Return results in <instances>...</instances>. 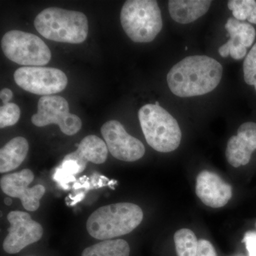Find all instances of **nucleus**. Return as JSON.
<instances>
[{
  "mask_svg": "<svg viewBox=\"0 0 256 256\" xmlns=\"http://www.w3.org/2000/svg\"><path fill=\"white\" fill-rule=\"evenodd\" d=\"M223 67L207 56H190L175 64L168 74L171 92L181 98L204 95L222 80Z\"/></svg>",
  "mask_w": 256,
  "mask_h": 256,
  "instance_id": "obj_1",
  "label": "nucleus"
},
{
  "mask_svg": "<svg viewBox=\"0 0 256 256\" xmlns=\"http://www.w3.org/2000/svg\"><path fill=\"white\" fill-rule=\"evenodd\" d=\"M143 220L142 208L132 203L112 204L96 210L88 218V234L98 240H111L134 230Z\"/></svg>",
  "mask_w": 256,
  "mask_h": 256,
  "instance_id": "obj_2",
  "label": "nucleus"
},
{
  "mask_svg": "<svg viewBox=\"0 0 256 256\" xmlns=\"http://www.w3.org/2000/svg\"><path fill=\"white\" fill-rule=\"evenodd\" d=\"M34 24L42 36L62 43H82L88 33V22L84 13L62 8L44 10Z\"/></svg>",
  "mask_w": 256,
  "mask_h": 256,
  "instance_id": "obj_3",
  "label": "nucleus"
},
{
  "mask_svg": "<svg viewBox=\"0 0 256 256\" xmlns=\"http://www.w3.org/2000/svg\"><path fill=\"white\" fill-rule=\"evenodd\" d=\"M140 124L146 142L154 150L170 152L181 143L182 132L178 121L156 104H146L138 112Z\"/></svg>",
  "mask_w": 256,
  "mask_h": 256,
  "instance_id": "obj_4",
  "label": "nucleus"
},
{
  "mask_svg": "<svg viewBox=\"0 0 256 256\" xmlns=\"http://www.w3.org/2000/svg\"><path fill=\"white\" fill-rule=\"evenodd\" d=\"M120 22L124 32L136 43L152 42L162 28L161 10L154 0H128L122 6Z\"/></svg>",
  "mask_w": 256,
  "mask_h": 256,
  "instance_id": "obj_5",
  "label": "nucleus"
},
{
  "mask_svg": "<svg viewBox=\"0 0 256 256\" xmlns=\"http://www.w3.org/2000/svg\"><path fill=\"white\" fill-rule=\"evenodd\" d=\"M1 46L10 60L26 66L46 65L52 58L50 48L44 42L28 32H6L2 38Z\"/></svg>",
  "mask_w": 256,
  "mask_h": 256,
  "instance_id": "obj_6",
  "label": "nucleus"
},
{
  "mask_svg": "<svg viewBox=\"0 0 256 256\" xmlns=\"http://www.w3.org/2000/svg\"><path fill=\"white\" fill-rule=\"evenodd\" d=\"M38 111L32 116V122L37 127L56 124L66 136H74L82 128L78 116L70 114L68 101L60 96H42L37 106Z\"/></svg>",
  "mask_w": 256,
  "mask_h": 256,
  "instance_id": "obj_7",
  "label": "nucleus"
},
{
  "mask_svg": "<svg viewBox=\"0 0 256 256\" xmlns=\"http://www.w3.org/2000/svg\"><path fill=\"white\" fill-rule=\"evenodd\" d=\"M14 82L23 90L42 96L62 92L68 78L60 69L42 66H23L14 74Z\"/></svg>",
  "mask_w": 256,
  "mask_h": 256,
  "instance_id": "obj_8",
  "label": "nucleus"
},
{
  "mask_svg": "<svg viewBox=\"0 0 256 256\" xmlns=\"http://www.w3.org/2000/svg\"><path fill=\"white\" fill-rule=\"evenodd\" d=\"M8 220L10 228L3 242V248L8 254H18L24 248L38 242L43 236L41 224L32 220L26 212L13 210L8 214Z\"/></svg>",
  "mask_w": 256,
  "mask_h": 256,
  "instance_id": "obj_9",
  "label": "nucleus"
},
{
  "mask_svg": "<svg viewBox=\"0 0 256 256\" xmlns=\"http://www.w3.org/2000/svg\"><path fill=\"white\" fill-rule=\"evenodd\" d=\"M101 134L108 151L116 159L124 162L137 161L146 153L143 143L128 134L119 121L114 120L102 124Z\"/></svg>",
  "mask_w": 256,
  "mask_h": 256,
  "instance_id": "obj_10",
  "label": "nucleus"
},
{
  "mask_svg": "<svg viewBox=\"0 0 256 256\" xmlns=\"http://www.w3.org/2000/svg\"><path fill=\"white\" fill-rule=\"evenodd\" d=\"M34 178V175L32 170L24 169L18 172L4 175L1 178L0 186L5 194L20 198L25 210L35 212L40 208V200L46 190L41 184L28 188Z\"/></svg>",
  "mask_w": 256,
  "mask_h": 256,
  "instance_id": "obj_11",
  "label": "nucleus"
},
{
  "mask_svg": "<svg viewBox=\"0 0 256 256\" xmlns=\"http://www.w3.org/2000/svg\"><path fill=\"white\" fill-rule=\"evenodd\" d=\"M197 196L206 206L220 208L230 201L232 188L213 172L204 170L198 174L196 181Z\"/></svg>",
  "mask_w": 256,
  "mask_h": 256,
  "instance_id": "obj_12",
  "label": "nucleus"
},
{
  "mask_svg": "<svg viewBox=\"0 0 256 256\" xmlns=\"http://www.w3.org/2000/svg\"><path fill=\"white\" fill-rule=\"evenodd\" d=\"M230 38L218 48V53L224 58L229 55L236 60H240L246 56L247 48L255 41V28L250 24L229 18L225 24Z\"/></svg>",
  "mask_w": 256,
  "mask_h": 256,
  "instance_id": "obj_13",
  "label": "nucleus"
},
{
  "mask_svg": "<svg viewBox=\"0 0 256 256\" xmlns=\"http://www.w3.org/2000/svg\"><path fill=\"white\" fill-rule=\"evenodd\" d=\"M256 150V124L244 122L239 127L236 136H232L227 143L226 156L229 164L234 168L250 162Z\"/></svg>",
  "mask_w": 256,
  "mask_h": 256,
  "instance_id": "obj_14",
  "label": "nucleus"
},
{
  "mask_svg": "<svg viewBox=\"0 0 256 256\" xmlns=\"http://www.w3.org/2000/svg\"><path fill=\"white\" fill-rule=\"evenodd\" d=\"M107 144L98 136L90 134L82 140L78 149L67 154L64 161H74L78 166V173L85 170L88 162L102 164L108 158Z\"/></svg>",
  "mask_w": 256,
  "mask_h": 256,
  "instance_id": "obj_15",
  "label": "nucleus"
},
{
  "mask_svg": "<svg viewBox=\"0 0 256 256\" xmlns=\"http://www.w3.org/2000/svg\"><path fill=\"white\" fill-rule=\"evenodd\" d=\"M212 1L208 0H170L168 2L170 16L180 24H190L206 14Z\"/></svg>",
  "mask_w": 256,
  "mask_h": 256,
  "instance_id": "obj_16",
  "label": "nucleus"
},
{
  "mask_svg": "<svg viewBox=\"0 0 256 256\" xmlns=\"http://www.w3.org/2000/svg\"><path fill=\"white\" fill-rule=\"evenodd\" d=\"M28 151L26 138L16 137L11 140L0 150V172H9L18 168L28 156Z\"/></svg>",
  "mask_w": 256,
  "mask_h": 256,
  "instance_id": "obj_17",
  "label": "nucleus"
},
{
  "mask_svg": "<svg viewBox=\"0 0 256 256\" xmlns=\"http://www.w3.org/2000/svg\"><path fill=\"white\" fill-rule=\"evenodd\" d=\"M130 246L124 239L106 240L84 249L82 256H129Z\"/></svg>",
  "mask_w": 256,
  "mask_h": 256,
  "instance_id": "obj_18",
  "label": "nucleus"
},
{
  "mask_svg": "<svg viewBox=\"0 0 256 256\" xmlns=\"http://www.w3.org/2000/svg\"><path fill=\"white\" fill-rule=\"evenodd\" d=\"M176 252L178 256H196L198 242L195 234L188 228L178 230L174 236Z\"/></svg>",
  "mask_w": 256,
  "mask_h": 256,
  "instance_id": "obj_19",
  "label": "nucleus"
},
{
  "mask_svg": "<svg viewBox=\"0 0 256 256\" xmlns=\"http://www.w3.org/2000/svg\"><path fill=\"white\" fill-rule=\"evenodd\" d=\"M228 9L232 11L234 18L239 21L247 20L256 24V1L255 0H230Z\"/></svg>",
  "mask_w": 256,
  "mask_h": 256,
  "instance_id": "obj_20",
  "label": "nucleus"
},
{
  "mask_svg": "<svg viewBox=\"0 0 256 256\" xmlns=\"http://www.w3.org/2000/svg\"><path fill=\"white\" fill-rule=\"evenodd\" d=\"M21 111L20 107L13 102L5 104L0 107V128L12 126L20 120Z\"/></svg>",
  "mask_w": 256,
  "mask_h": 256,
  "instance_id": "obj_21",
  "label": "nucleus"
},
{
  "mask_svg": "<svg viewBox=\"0 0 256 256\" xmlns=\"http://www.w3.org/2000/svg\"><path fill=\"white\" fill-rule=\"evenodd\" d=\"M242 69L244 80L248 85L254 86L256 90V43L246 56Z\"/></svg>",
  "mask_w": 256,
  "mask_h": 256,
  "instance_id": "obj_22",
  "label": "nucleus"
},
{
  "mask_svg": "<svg viewBox=\"0 0 256 256\" xmlns=\"http://www.w3.org/2000/svg\"><path fill=\"white\" fill-rule=\"evenodd\" d=\"M196 256H217V254L212 242L205 239H200L198 242Z\"/></svg>",
  "mask_w": 256,
  "mask_h": 256,
  "instance_id": "obj_23",
  "label": "nucleus"
},
{
  "mask_svg": "<svg viewBox=\"0 0 256 256\" xmlns=\"http://www.w3.org/2000/svg\"><path fill=\"white\" fill-rule=\"evenodd\" d=\"M242 242L245 244L248 256H256V232H246Z\"/></svg>",
  "mask_w": 256,
  "mask_h": 256,
  "instance_id": "obj_24",
  "label": "nucleus"
},
{
  "mask_svg": "<svg viewBox=\"0 0 256 256\" xmlns=\"http://www.w3.org/2000/svg\"><path fill=\"white\" fill-rule=\"evenodd\" d=\"M0 98L2 101L3 104H10V100L12 99L13 92L9 88H4L0 92Z\"/></svg>",
  "mask_w": 256,
  "mask_h": 256,
  "instance_id": "obj_25",
  "label": "nucleus"
},
{
  "mask_svg": "<svg viewBox=\"0 0 256 256\" xmlns=\"http://www.w3.org/2000/svg\"><path fill=\"white\" fill-rule=\"evenodd\" d=\"M4 203L6 204V205H8V206H9V205L12 204V201L11 198L8 197V198H5Z\"/></svg>",
  "mask_w": 256,
  "mask_h": 256,
  "instance_id": "obj_26",
  "label": "nucleus"
},
{
  "mask_svg": "<svg viewBox=\"0 0 256 256\" xmlns=\"http://www.w3.org/2000/svg\"></svg>",
  "mask_w": 256,
  "mask_h": 256,
  "instance_id": "obj_27",
  "label": "nucleus"
}]
</instances>
